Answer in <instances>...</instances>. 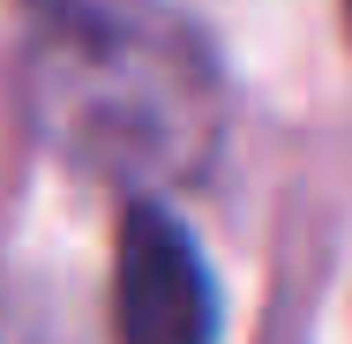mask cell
Wrapping results in <instances>:
<instances>
[{"label":"cell","mask_w":352,"mask_h":344,"mask_svg":"<svg viewBox=\"0 0 352 344\" xmlns=\"http://www.w3.org/2000/svg\"><path fill=\"white\" fill-rule=\"evenodd\" d=\"M113 322H120V344H217L225 337V292H217L195 232L165 203L120 209Z\"/></svg>","instance_id":"obj_1"},{"label":"cell","mask_w":352,"mask_h":344,"mask_svg":"<svg viewBox=\"0 0 352 344\" xmlns=\"http://www.w3.org/2000/svg\"><path fill=\"white\" fill-rule=\"evenodd\" d=\"M345 15H352V0H345Z\"/></svg>","instance_id":"obj_2"}]
</instances>
